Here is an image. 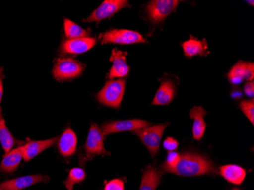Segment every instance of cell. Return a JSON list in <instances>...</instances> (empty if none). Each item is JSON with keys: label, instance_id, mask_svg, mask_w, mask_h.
Returning a JSON list of instances; mask_svg holds the SVG:
<instances>
[{"label": "cell", "instance_id": "obj_1", "mask_svg": "<svg viewBox=\"0 0 254 190\" xmlns=\"http://www.w3.org/2000/svg\"><path fill=\"white\" fill-rule=\"evenodd\" d=\"M168 172L182 177H194L215 174L217 170L212 161L207 157L196 153L188 152L181 154L176 167Z\"/></svg>", "mask_w": 254, "mask_h": 190}, {"label": "cell", "instance_id": "obj_2", "mask_svg": "<svg viewBox=\"0 0 254 190\" xmlns=\"http://www.w3.org/2000/svg\"><path fill=\"white\" fill-rule=\"evenodd\" d=\"M125 86V79L120 78L108 81L97 94L98 102L114 109L120 108L124 98Z\"/></svg>", "mask_w": 254, "mask_h": 190}, {"label": "cell", "instance_id": "obj_3", "mask_svg": "<svg viewBox=\"0 0 254 190\" xmlns=\"http://www.w3.org/2000/svg\"><path fill=\"white\" fill-rule=\"evenodd\" d=\"M85 65L72 58H59L54 64L53 75L60 81H69L80 76Z\"/></svg>", "mask_w": 254, "mask_h": 190}, {"label": "cell", "instance_id": "obj_4", "mask_svg": "<svg viewBox=\"0 0 254 190\" xmlns=\"http://www.w3.org/2000/svg\"><path fill=\"white\" fill-rule=\"evenodd\" d=\"M167 127L168 124H158L135 130L132 132L138 135L154 158L159 152L160 143Z\"/></svg>", "mask_w": 254, "mask_h": 190}, {"label": "cell", "instance_id": "obj_5", "mask_svg": "<svg viewBox=\"0 0 254 190\" xmlns=\"http://www.w3.org/2000/svg\"><path fill=\"white\" fill-rule=\"evenodd\" d=\"M101 44H132L145 43L146 40L137 31L126 29H111L100 35Z\"/></svg>", "mask_w": 254, "mask_h": 190}, {"label": "cell", "instance_id": "obj_6", "mask_svg": "<svg viewBox=\"0 0 254 190\" xmlns=\"http://www.w3.org/2000/svg\"><path fill=\"white\" fill-rule=\"evenodd\" d=\"M86 160H92L98 155H110L105 148V135L96 124H92L90 127L88 138L85 145Z\"/></svg>", "mask_w": 254, "mask_h": 190}, {"label": "cell", "instance_id": "obj_7", "mask_svg": "<svg viewBox=\"0 0 254 190\" xmlns=\"http://www.w3.org/2000/svg\"><path fill=\"white\" fill-rule=\"evenodd\" d=\"M178 4V0H153L147 5V15L152 23L158 24L175 11Z\"/></svg>", "mask_w": 254, "mask_h": 190}, {"label": "cell", "instance_id": "obj_8", "mask_svg": "<svg viewBox=\"0 0 254 190\" xmlns=\"http://www.w3.org/2000/svg\"><path fill=\"white\" fill-rule=\"evenodd\" d=\"M130 7L129 2L126 0H106L85 20L86 22L99 23L102 20L111 18L121 9Z\"/></svg>", "mask_w": 254, "mask_h": 190}, {"label": "cell", "instance_id": "obj_9", "mask_svg": "<svg viewBox=\"0 0 254 190\" xmlns=\"http://www.w3.org/2000/svg\"><path fill=\"white\" fill-rule=\"evenodd\" d=\"M149 126H151V124L148 121L134 119V120L115 121L107 123V124H103L101 129L104 135H108L109 134L127 132V131L133 132L135 130L141 129V128L149 127Z\"/></svg>", "mask_w": 254, "mask_h": 190}, {"label": "cell", "instance_id": "obj_10", "mask_svg": "<svg viewBox=\"0 0 254 190\" xmlns=\"http://www.w3.org/2000/svg\"><path fill=\"white\" fill-rule=\"evenodd\" d=\"M49 181L50 177L48 176L41 175V174L24 176L15 179L5 181L0 184V187H2L3 190H23L38 183H47Z\"/></svg>", "mask_w": 254, "mask_h": 190}, {"label": "cell", "instance_id": "obj_11", "mask_svg": "<svg viewBox=\"0 0 254 190\" xmlns=\"http://www.w3.org/2000/svg\"><path fill=\"white\" fill-rule=\"evenodd\" d=\"M254 65L253 63L239 61L232 69L230 70L228 77L230 82L233 85H239L242 81H251L254 79Z\"/></svg>", "mask_w": 254, "mask_h": 190}, {"label": "cell", "instance_id": "obj_12", "mask_svg": "<svg viewBox=\"0 0 254 190\" xmlns=\"http://www.w3.org/2000/svg\"><path fill=\"white\" fill-rule=\"evenodd\" d=\"M127 53L114 49L112 51L110 61L113 63L112 67L110 71L108 78L113 80L114 78H124L127 76L129 72V67L128 66L126 61Z\"/></svg>", "mask_w": 254, "mask_h": 190}, {"label": "cell", "instance_id": "obj_13", "mask_svg": "<svg viewBox=\"0 0 254 190\" xmlns=\"http://www.w3.org/2000/svg\"><path fill=\"white\" fill-rule=\"evenodd\" d=\"M96 44V39L92 38H82L68 39L62 44V51L65 54H80L87 52Z\"/></svg>", "mask_w": 254, "mask_h": 190}, {"label": "cell", "instance_id": "obj_14", "mask_svg": "<svg viewBox=\"0 0 254 190\" xmlns=\"http://www.w3.org/2000/svg\"><path fill=\"white\" fill-rule=\"evenodd\" d=\"M58 138H50V139L42 140V141H29L26 145H24L23 150V159L25 161H31L37 155L51 148L57 142Z\"/></svg>", "mask_w": 254, "mask_h": 190}, {"label": "cell", "instance_id": "obj_15", "mask_svg": "<svg viewBox=\"0 0 254 190\" xmlns=\"http://www.w3.org/2000/svg\"><path fill=\"white\" fill-rule=\"evenodd\" d=\"M77 148V136L70 128H67L58 141V150L65 158L75 154Z\"/></svg>", "mask_w": 254, "mask_h": 190}, {"label": "cell", "instance_id": "obj_16", "mask_svg": "<svg viewBox=\"0 0 254 190\" xmlns=\"http://www.w3.org/2000/svg\"><path fill=\"white\" fill-rule=\"evenodd\" d=\"M207 112L202 107H194L190 113V117L193 120L192 126V135L194 139L200 141L203 138L206 129V124L204 121V117Z\"/></svg>", "mask_w": 254, "mask_h": 190}, {"label": "cell", "instance_id": "obj_17", "mask_svg": "<svg viewBox=\"0 0 254 190\" xmlns=\"http://www.w3.org/2000/svg\"><path fill=\"white\" fill-rule=\"evenodd\" d=\"M176 95V88L173 81L165 80L162 81L152 101L153 105H168Z\"/></svg>", "mask_w": 254, "mask_h": 190}, {"label": "cell", "instance_id": "obj_18", "mask_svg": "<svg viewBox=\"0 0 254 190\" xmlns=\"http://www.w3.org/2000/svg\"><path fill=\"white\" fill-rule=\"evenodd\" d=\"M219 174L228 182L235 185H241L245 181L247 172L241 166L236 164H227L219 168Z\"/></svg>", "mask_w": 254, "mask_h": 190}, {"label": "cell", "instance_id": "obj_19", "mask_svg": "<svg viewBox=\"0 0 254 190\" xmlns=\"http://www.w3.org/2000/svg\"><path fill=\"white\" fill-rule=\"evenodd\" d=\"M24 146L18 147L6 153L2 163L0 164V171L4 173H13L18 168L23 158Z\"/></svg>", "mask_w": 254, "mask_h": 190}, {"label": "cell", "instance_id": "obj_20", "mask_svg": "<svg viewBox=\"0 0 254 190\" xmlns=\"http://www.w3.org/2000/svg\"><path fill=\"white\" fill-rule=\"evenodd\" d=\"M161 180V173L155 165H149L142 174L139 190H156Z\"/></svg>", "mask_w": 254, "mask_h": 190}, {"label": "cell", "instance_id": "obj_21", "mask_svg": "<svg viewBox=\"0 0 254 190\" xmlns=\"http://www.w3.org/2000/svg\"><path fill=\"white\" fill-rule=\"evenodd\" d=\"M182 47L185 56L188 57H192L193 56L204 55L208 46L205 40L201 41L192 38L183 43Z\"/></svg>", "mask_w": 254, "mask_h": 190}, {"label": "cell", "instance_id": "obj_22", "mask_svg": "<svg viewBox=\"0 0 254 190\" xmlns=\"http://www.w3.org/2000/svg\"><path fill=\"white\" fill-rule=\"evenodd\" d=\"M0 142L2 144V148L5 153L9 152L15 144V138L7 128L1 108H0Z\"/></svg>", "mask_w": 254, "mask_h": 190}, {"label": "cell", "instance_id": "obj_23", "mask_svg": "<svg viewBox=\"0 0 254 190\" xmlns=\"http://www.w3.org/2000/svg\"><path fill=\"white\" fill-rule=\"evenodd\" d=\"M64 30L65 35L69 39H77V38H88L89 33L85 29L76 25L73 21L69 19L64 21Z\"/></svg>", "mask_w": 254, "mask_h": 190}, {"label": "cell", "instance_id": "obj_24", "mask_svg": "<svg viewBox=\"0 0 254 190\" xmlns=\"http://www.w3.org/2000/svg\"><path fill=\"white\" fill-rule=\"evenodd\" d=\"M85 177H86V173L84 169L81 168H74L69 171V174L64 184L67 190H72L74 186L85 181Z\"/></svg>", "mask_w": 254, "mask_h": 190}, {"label": "cell", "instance_id": "obj_25", "mask_svg": "<svg viewBox=\"0 0 254 190\" xmlns=\"http://www.w3.org/2000/svg\"><path fill=\"white\" fill-rule=\"evenodd\" d=\"M180 158H181V154L179 153L176 151H168L166 162L161 164V169L163 170L164 172L165 171L168 172L169 170L175 168L179 162Z\"/></svg>", "mask_w": 254, "mask_h": 190}, {"label": "cell", "instance_id": "obj_26", "mask_svg": "<svg viewBox=\"0 0 254 190\" xmlns=\"http://www.w3.org/2000/svg\"><path fill=\"white\" fill-rule=\"evenodd\" d=\"M240 108L245 114L251 124H254V99L245 100L241 101L239 104Z\"/></svg>", "mask_w": 254, "mask_h": 190}, {"label": "cell", "instance_id": "obj_27", "mask_svg": "<svg viewBox=\"0 0 254 190\" xmlns=\"http://www.w3.org/2000/svg\"><path fill=\"white\" fill-rule=\"evenodd\" d=\"M104 190H125L124 182L121 179H114L107 183Z\"/></svg>", "mask_w": 254, "mask_h": 190}, {"label": "cell", "instance_id": "obj_28", "mask_svg": "<svg viewBox=\"0 0 254 190\" xmlns=\"http://www.w3.org/2000/svg\"><path fill=\"white\" fill-rule=\"evenodd\" d=\"M178 141L175 140V138L168 137L164 141L163 146L167 151H175L178 148Z\"/></svg>", "mask_w": 254, "mask_h": 190}, {"label": "cell", "instance_id": "obj_29", "mask_svg": "<svg viewBox=\"0 0 254 190\" xmlns=\"http://www.w3.org/2000/svg\"><path fill=\"white\" fill-rule=\"evenodd\" d=\"M245 93L247 96L253 99L254 95V81H248L245 86Z\"/></svg>", "mask_w": 254, "mask_h": 190}, {"label": "cell", "instance_id": "obj_30", "mask_svg": "<svg viewBox=\"0 0 254 190\" xmlns=\"http://www.w3.org/2000/svg\"><path fill=\"white\" fill-rule=\"evenodd\" d=\"M4 78H5V75H4L3 68H0V104L2 102V95H3Z\"/></svg>", "mask_w": 254, "mask_h": 190}, {"label": "cell", "instance_id": "obj_31", "mask_svg": "<svg viewBox=\"0 0 254 190\" xmlns=\"http://www.w3.org/2000/svg\"><path fill=\"white\" fill-rule=\"evenodd\" d=\"M232 190H239V189H238V188H233V189H232Z\"/></svg>", "mask_w": 254, "mask_h": 190}, {"label": "cell", "instance_id": "obj_32", "mask_svg": "<svg viewBox=\"0 0 254 190\" xmlns=\"http://www.w3.org/2000/svg\"><path fill=\"white\" fill-rule=\"evenodd\" d=\"M0 190H2V187H0Z\"/></svg>", "mask_w": 254, "mask_h": 190}]
</instances>
